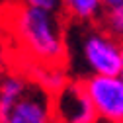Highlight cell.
Returning <instances> with one entry per match:
<instances>
[{
    "label": "cell",
    "mask_w": 123,
    "mask_h": 123,
    "mask_svg": "<svg viewBox=\"0 0 123 123\" xmlns=\"http://www.w3.org/2000/svg\"><path fill=\"white\" fill-rule=\"evenodd\" d=\"M10 22L18 45L33 65H67V29L57 12L20 2L12 8Z\"/></svg>",
    "instance_id": "cell-1"
},
{
    "label": "cell",
    "mask_w": 123,
    "mask_h": 123,
    "mask_svg": "<svg viewBox=\"0 0 123 123\" xmlns=\"http://www.w3.org/2000/svg\"><path fill=\"white\" fill-rule=\"evenodd\" d=\"M78 59L88 74H119L123 41L113 37L100 24H80Z\"/></svg>",
    "instance_id": "cell-2"
},
{
    "label": "cell",
    "mask_w": 123,
    "mask_h": 123,
    "mask_svg": "<svg viewBox=\"0 0 123 123\" xmlns=\"http://www.w3.org/2000/svg\"><path fill=\"white\" fill-rule=\"evenodd\" d=\"M100 123L123 121V78L119 74H88L80 78Z\"/></svg>",
    "instance_id": "cell-3"
},
{
    "label": "cell",
    "mask_w": 123,
    "mask_h": 123,
    "mask_svg": "<svg viewBox=\"0 0 123 123\" xmlns=\"http://www.w3.org/2000/svg\"><path fill=\"white\" fill-rule=\"evenodd\" d=\"M53 123H100L80 80H70L61 92L51 96Z\"/></svg>",
    "instance_id": "cell-4"
},
{
    "label": "cell",
    "mask_w": 123,
    "mask_h": 123,
    "mask_svg": "<svg viewBox=\"0 0 123 123\" xmlns=\"http://www.w3.org/2000/svg\"><path fill=\"white\" fill-rule=\"evenodd\" d=\"M2 123H53V102L51 96L35 82L25 96L10 110Z\"/></svg>",
    "instance_id": "cell-5"
},
{
    "label": "cell",
    "mask_w": 123,
    "mask_h": 123,
    "mask_svg": "<svg viewBox=\"0 0 123 123\" xmlns=\"http://www.w3.org/2000/svg\"><path fill=\"white\" fill-rule=\"evenodd\" d=\"M33 80L22 72H4L0 76V123L4 121L12 107L25 96Z\"/></svg>",
    "instance_id": "cell-6"
},
{
    "label": "cell",
    "mask_w": 123,
    "mask_h": 123,
    "mask_svg": "<svg viewBox=\"0 0 123 123\" xmlns=\"http://www.w3.org/2000/svg\"><path fill=\"white\" fill-rule=\"evenodd\" d=\"M61 12L72 24H98L104 0H61Z\"/></svg>",
    "instance_id": "cell-7"
},
{
    "label": "cell",
    "mask_w": 123,
    "mask_h": 123,
    "mask_svg": "<svg viewBox=\"0 0 123 123\" xmlns=\"http://www.w3.org/2000/svg\"><path fill=\"white\" fill-rule=\"evenodd\" d=\"M67 65H35V72L31 76V80L43 88L49 96H55L57 92H61L70 80H68V72L65 68Z\"/></svg>",
    "instance_id": "cell-8"
},
{
    "label": "cell",
    "mask_w": 123,
    "mask_h": 123,
    "mask_svg": "<svg viewBox=\"0 0 123 123\" xmlns=\"http://www.w3.org/2000/svg\"><path fill=\"white\" fill-rule=\"evenodd\" d=\"M113 37L123 41V0H104L102 16L98 22Z\"/></svg>",
    "instance_id": "cell-9"
},
{
    "label": "cell",
    "mask_w": 123,
    "mask_h": 123,
    "mask_svg": "<svg viewBox=\"0 0 123 123\" xmlns=\"http://www.w3.org/2000/svg\"><path fill=\"white\" fill-rule=\"evenodd\" d=\"M27 6H33V8H39V10H47V12H61V0H22Z\"/></svg>",
    "instance_id": "cell-10"
},
{
    "label": "cell",
    "mask_w": 123,
    "mask_h": 123,
    "mask_svg": "<svg viewBox=\"0 0 123 123\" xmlns=\"http://www.w3.org/2000/svg\"><path fill=\"white\" fill-rule=\"evenodd\" d=\"M8 67H10V51H8L4 35L0 33V76L4 72H8Z\"/></svg>",
    "instance_id": "cell-11"
},
{
    "label": "cell",
    "mask_w": 123,
    "mask_h": 123,
    "mask_svg": "<svg viewBox=\"0 0 123 123\" xmlns=\"http://www.w3.org/2000/svg\"><path fill=\"white\" fill-rule=\"evenodd\" d=\"M119 76L123 78V53H121V67H119Z\"/></svg>",
    "instance_id": "cell-12"
},
{
    "label": "cell",
    "mask_w": 123,
    "mask_h": 123,
    "mask_svg": "<svg viewBox=\"0 0 123 123\" xmlns=\"http://www.w3.org/2000/svg\"><path fill=\"white\" fill-rule=\"evenodd\" d=\"M117 123H123V121H117Z\"/></svg>",
    "instance_id": "cell-13"
}]
</instances>
